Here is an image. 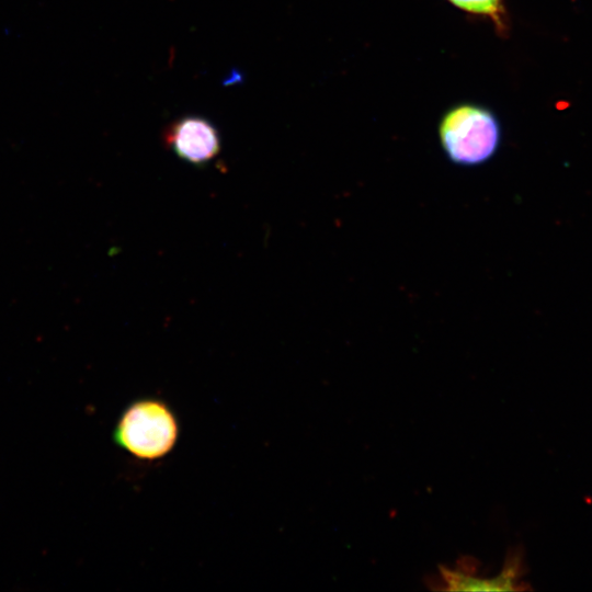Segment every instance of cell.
Masks as SVG:
<instances>
[{
    "mask_svg": "<svg viewBox=\"0 0 592 592\" xmlns=\"http://www.w3.org/2000/svg\"><path fill=\"white\" fill-rule=\"evenodd\" d=\"M454 7L475 15L491 20L500 34L508 32V15L504 0H447Z\"/></svg>",
    "mask_w": 592,
    "mask_h": 592,
    "instance_id": "5",
    "label": "cell"
},
{
    "mask_svg": "<svg viewBox=\"0 0 592 592\" xmlns=\"http://www.w3.org/2000/svg\"><path fill=\"white\" fill-rule=\"evenodd\" d=\"M179 435L173 409L162 399L147 397L124 409L114 430V442L134 458L153 462L174 449Z\"/></svg>",
    "mask_w": 592,
    "mask_h": 592,
    "instance_id": "1",
    "label": "cell"
},
{
    "mask_svg": "<svg viewBox=\"0 0 592 592\" xmlns=\"http://www.w3.org/2000/svg\"><path fill=\"white\" fill-rule=\"evenodd\" d=\"M442 577L451 591H515L526 585L520 581L524 572L523 557L515 549L506 558L501 573L492 579H481L465 572L442 568Z\"/></svg>",
    "mask_w": 592,
    "mask_h": 592,
    "instance_id": "4",
    "label": "cell"
},
{
    "mask_svg": "<svg viewBox=\"0 0 592 592\" xmlns=\"http://www.w3.org/2000/svg\"><path fill=\"white\" fill-rule=\"evenodd\" d=\"M439 139L447 159L460 167L489 161L501 143V126L494 113L477 103L448 109L439 123Z\"/></svg>",
    "mask_w": 592,
    "mask_h": 592,
    "instance_id": "2",
    "label": "cell"
},
{
    "mask_svg": "<svg viewBox=\"0 0 592 592\" xmlns=\"http://www.w3.org/2000/svg\"><path fill=\"white\" fill-rule=\"evenodd\" d=\"M166 145L182 160L204 166L220 152V136L215 125L205 117L183 116L166 129Z\"/></svg>",
    "mask_w": 592,
    "mask_h": 592,
    "instance_id": "3",
    "label": "cell"
}]
</instances>
